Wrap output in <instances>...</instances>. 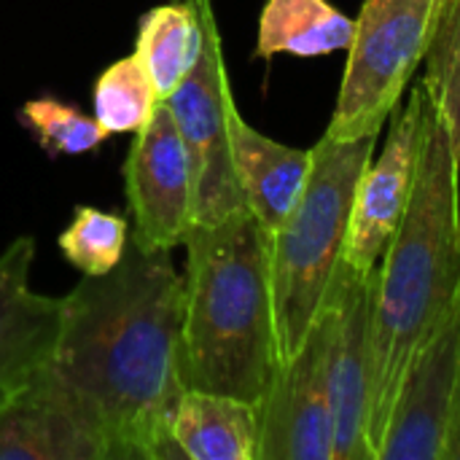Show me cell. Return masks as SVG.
Listing matches in <instances>:
<instances>
[{
	"instance_id": "5bb4252c",
	"label": "cell",
	"mask_w": 460,
	"mask_h": 460,
	"mask_svg": "<svg viewBox=\"0 0 460 460\" xmlns=\"http://www.w3.org/2000/svg\"><path fill=\"white\" fill-rule=\"evenodd\" d=\"M229 140L243 202L272 234L286 224L307 186L313 148H294L267 137L243 119L237 100L229 111Z\"/></svg>"
},
{
	"instance_id": "6da1fadb",
	"label": "cell",
	"mask_w": 460,
	"mask_h": 460,
	"mask_svg": "<svg viewBox=\"0 0 460 460\" xmlns=\"http://www.w3.org/2000/svg\"><path fill=\"white\" fill-rule=\"evenodd\" d=\"M183 275L167 251L132 240L105 275H84L62 296L54 372L94 410L113 460H183L172 415L181 375Z\"/></svg>"
},
{
	"instance_id": "9a60e30c",
	"label": "cell",
	"mask_w": 460,
	"mask_h": 460,
	"mask_svg": "<svg viewBox=\"0 0 460 460\" xmlns=\"http://www.w3.org/2000/svg\"><path fill=\"white\" fill-rule=\"evenodd\" d=\"M172 437L183 460H256L259 404L186 388L172 415Z\"/></svg>"
},
{
	"instance_id": "8992f818",
	"label": "cell",
	"mask_w": 460,
	"mask_h": 460,
	"mask_svg": "<svg viewBox=\"0 0 460 460\" xmlns=\"http://www.w3.org/2000/svg\"><path fill=\"white\" fill-rule=\"evenodd\" d=\"M199 57L181 86L164 102L191 159L194 224H216L243 210L245 202L232 162L229 111L234 105V94L229 86V70L213 0H199Z\"/></svg>"
},
{
	"instance_id": "9c48e42d",
	"label": "cell",
	"mask_w": 460,
	"mask_h": 460,
	"mask_svg": "<svg viewBox=\"0 0 460 460\" xmlns=\"http://www.w3.org/2000/svg\"><path fill=\"white\" fill-rule=\"evenodd\" d=\"M377 270V267H375ZM372 310L375 272L340 264L329 299V388L334 415V460H372Z\"/></svg>"
},
{
	"instance_id": "7402d4cb",
	"label": "cell",
	"mask_w": 460,
	"mask_h": 460,
	"mask_svg": "<svg viewBox=\"0 0 460 460\" xmlns=\"http://www.w3.org/2000/svg\"><path fill=\"white\" fill-rule=\"evenodd\" d=\"M445 460H460V353H458V383H456V402H453V420L450 437L445 447Z\"/></svg>"
},
{
	"instance_id": "3957f363",
	"label": "cell",
	"mask_w": 460,
	"mask_h": 460,
	"mask_svg": "<svg viewBox=\"0 0 460 460\" xmlns=\"http://www.w3.org/2000/svg\"><path fill=\"white\" fill-rule=\"evenodd\" d=\"M183 245V385L259 404L278 367L270 234L243 208L194 224Z\"/></svg>"
},
{
	"instance_id": "30bf717a",
	"label": "cell",
	"mask_w": 460,
	"mask_h": 460,
	"mask_svg": "<svg viewBox=\"0 0 460 460\" xmlns=\"http://www.w3.org/2000/svg\"><path fill=\"white\" fill-rule=\"evenodd\" d=\"M460 353V296L412 350L375 460H445Z\"/></svg>"
},
{
	"instance_id": "7c38bea8",
	"label": "cell",
	"mask_w": 460,
	"mask_h": 460,
	"mask_svg": "<svg viewBox=\"0 0 460 460\" xmlns=\"http://www.w3.org/2000/svg\"><path fill=\"white\" fill-rule=\"evenodd\" d=\"M0 460H113L94 410L51 361L0 404Z\"/></svg>"
},
{
	"instance_id": "8fae6325",
	"label": "cell",
	"mask_w": 460,
	"mask_h": 460,
	"mask_svg": "<svg viewBox=\"0 0 460 460\" xmlns=\"http://www.w3.org/2000/svg\"><path fill=\"white\" fill-rule=\"evenodd\" d=\"M426 81H415L407 102L388 116L383 151L367 164L353 202L342 261L358 272H375L391 234L396 232L415 186V170L423 146V121L429 108Z\"/></svg>"
},
{
	"instance_id": "ac0fdd59",
	"label": "cell",
	"mask_w": 460,
	"mask_h": 460,
	"mask_svg": "<svg viewBox=\"0 0 460 460\" xmlns=\"http://www.w3.org/2000/svg\"><path fill=\"white\" fill-rule=\"evenodd\" d=\"M92 102L94 119L105 127L108 135H135L137 129H143L162 100L156 97L143 62L132 51L100 73Z\"/></svg>"
},
{
	"instance_id": "e0dca14e",
	"label": "cell",
	"mask_w": 460,
	"mask_h": 460,
	"mask_svg": "<svg viewBox=\"0 0 460 460\" xmlns=\"http://www.w3.org/2000/svg\"><path fill=\"white\" fill-rule=\"evenodd\" d=\"M202 49L199 0H167L148 8L137 24L135 54L143 62L156 97L164 102L194 67Z\"/></svg>"
},
{
	"instance_id": "ba28073f",
	"label": "cell",
	"mask_w": 460,
	"mask_h": 460,
	"mask_svg": "<svg viewBox=\"0 0 460 460\" xmlns=\"http://www.w3.org/2000/svg\"><path fill=\"white\" fill-rule=\"evenodd\" d=\"M256 460H334L326 313H321L302 348L278 361L259 399Z\"/></svg>"
},
{
	"instance_id": "277c9868",
	"label": "cell",
	"mask_w": 460,
	"mask_h": 460,
	"mask_svg": "<svg viewBox=\"0 0 460 460\" xmlns=\"http://www.w3.org/2000/svg\"><path fill=\"white\" fill-rule=\"evenodd\" d=\"M380 135L334 140L323 135L313 146L307 186L286 218L270 234V286L275 313L278 361L291 358L321 318L334 275L345 256L358 181L377 151Z\"/></svg>"
},
{
	"instance_id": "5b68a950",
	"label": "cell",
	"mask_w": 460,
	"mask_h": 460,
	"mask_svg": "<svg viewBox=\"0 0 460 460\" xmlns=\"http://www.w3.org/2000/svg\"><path fill=\"white\" fill-rule=\"evenodd\" d=\"M437 8L439 0H364L323 135L334 140L380 135L426 62Z\"/></svg>"
},
{
	"instance_id": "d6986e66",
	"label": "cell",
	"mask_w": 460,
	"mask_h": 460,
	"mask_svg": "<svg viewBox=\"0 0 460 460\" xmlns=\"http://www.w3.org/2000/svg\"><path fill=\"white\" fill-rule=\"evenodd\" d=\"M129 232L132 226L124 216L78 205L67 229L57 237V245L81 275H105L124 259Z\"/></svg>"
},
{
	"instance_id": "7a4b0ae2",
	"label": "cell",
	"mask_w": 460,
	"mask_h": 460,
	"mask_svg": "<svg viewBox=\"0 0 460 460\" xmlns=\"http://www.w3.org/2000/svg\"><path fill=\"white\" fill-rule=\"evenodd\" d=\"M458 296L460 154L439 108L429 97L410 205L375 270L369 396L372 460L412 350Z\"/></svg>"
},
{
	"instance_id": "ffe728a7",
	"label": "cell",
	"mask_w": 460,
	"mask_h": 460,
	"mask_svg": "<svg viewBox=\"0 0 460 460\" xmlns=\"http://www.w3.org/2000/svg\"><path fill=\"white\" fill-rule=\"evenodd\" d=\"M19 124L32 132L49 159L92 154L111 137L94 113L86 116L81 108L49 94L27 100L19 108Z\"/></svg>"
},
{
	"instance_id": "52a82bcc",
	"label": "cell",
	"mask_w": 460,
	"mask_h": 460,
	"mask_svg": "<svg viewBox=\"0 0 460 460\" xmlns=\"http://www.w3.org/2000/svg\"><path fill=\"white\" fill-rule=\"evenodd\" d=\"M124 189L132 213L129 240L148 253L183 245L194 226V172L167 102H159L124 162Z\"/></svg>"
},
{
	"instance_id": "44dd1931",
	"label": "cell",
	"mask_w": 460,
	"mask_h": 460,
	"mask_svg": "<svg viewBox=\"0 0 460 460\" xmlns=\"http://www.w3.org/2000/svg\"><path fill=\"white\" fill-rule=\"evenodd\" d=\"M423 81L460 154V0H439Z\"/></svg>"
},
{
	"instance_id": "4fadbf2b",
	"label": "cell",
	"mask_w": 460,
	"mask_h": 460,
	"mask_svg": "<svg viewBox=\"0 0 460 460\" xmlns=\"http://www.w3.org/2000/svg\"><path fill=\"white\" fill-rule=\"evenodd\" d=\"M32 261L30 234L16 237L0 253V404L51 361L62 326V296L30 288Z\"/></svg>"
},
{
	"instance_id": "2e32d148",
	"label": "cell",
	"mask_w": 460,
	"mask_h": 460,
	"mask_svg": "<svg viewBox=\"0 0 460 460\" xmlns=\"http://www.w3.org/2000/svg\"><path fill=\"white\" fill-rule=\"evenodd\" d=\"M356 22L329 0H267L259 16L256 57H326L348 51Z\"/></svg>"
}]
</instances>
